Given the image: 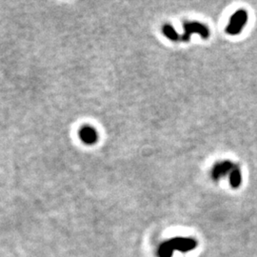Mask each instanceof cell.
Returning a JSON list of instances; mask_svg holds the SVG:
<instances>
[{
	"instance_id": "5b68a950",
	"label": "cell",
	"mask_w": 257,
	"mask_h": 257,
	"mask_svg": "<svg viewBox=\"0 0 257 257\" xmlns=\"http://www.w3.org/2000/svg\"><path fill=\"white\" fill-rule=\"evenodd\" d=\"M231 168V164L230 162H223L214 166L212 170V177L214 179H218L220 176L226 175Z\"/></svg>"
},
{
	"instance_id": "8992f818",
	"label": "cell",
	"mask_w": 257,
	"mask_h": 257,
	"mask_svg": "<svg viewBox=\"0 0 257 257\" xmlns=\"http://www.w3.org/2000/svg\"><path fill=\"white\" fill-rule=\"evenodd\" d=\"M162 32L166 37H168L169 39H171L172 41H179L180 40V36L177 34L175 28L170 24L164 25L162 27Z\"/></svg>"
},
{
	"instance_id": "3957f363",
	"label": "cell",
	"mask_w": 257,
	"mask_h": 257,
	"mask_svg": "<svg viewBox=\"0 0 257 257\" xmlns=\"http://www.w3.org/2000/svg\"><path fill=\"white\" fill-rule=\"evenodd\" d=\"M170 242H171L174 249H178L183 252L192 250L196 247V241L191 238L177 237V238L170 240Z\"/></svg>"
},
{
	"instance_id": "ba28073f",
	"label": "cell",
	"mask_w": 257,
	"mask_h": 257,
	"mask_svg": "<svg viewBox=\"0 0 257 257\" xmlns=\"http://www.w3.org/2000/svg\"><path fill=\"white\" fill-rule=\"evenodd\" d=\"M240 180H241V178H240V173H239L238 171L232 172L231 177H230L231 185H232L233 187H237L239 184H240Z\"/></svg>"
},
{
	"instance_id": "277c9868",
	"label": "cell",
	"mask_w": 257,
	"mask_h": 257,
	"mask_svg": "<svg viewBox=\"0 0 257 257\" xmlns=\"http://www.w3.org/2000/svg\"><path fill=\"white\" fill-rule=\"evenodd\" d=\"M79 138L85 144L92 145L97 142L98 135L97 132L90 126H84L79 131Z\"/></svg>"
},
{
	"instance_id": "6da1fadb",
	"label": "cell",
	"mask_w": 257,
	"mask_h": 257,
	"mask_svg": "<svg viewBox=\"0 0 257 257\" xmlns=\"http://www.w3.org/2000/svg\"><path fill=\"white\" fill-rule=\"evenodd\" d=\"M183 27L184 35L180 36L179 41H189L193 34H198L204 39L208 38L210 36L209 29L200 22H185Z\"/></svg>"
},
{
	"instance_id": "52a82bcc",
	"label": "cell",
	"mask_w": 257,
	"mask_h": 257,
	"mask_svg": "<svg viewBox=\"0 0 257 257\" xmlns=\"http://www.w3.org/2000/svg\"><path fill=\"white\" fill-rule=\"evenodd\" d=\"M174 250L175 249L173 248V246L169 240L160 246V248L158 249V255L159 257H172L174 253Z\"/></svg>"
},
{
	"instance_id": "7a4b0ae2",
	"label": "cell",
	"mask_w": 257,
	"mask_h": 257,
	"mask_svg": "<svg viewBox=\"0 0 257 257\" xmlns=\"http://www.w3.org/2000/svg\"><path fill=\"white\" fill-rule=\"evenodd\" d=\"M247 19V16L244 12H237L230 19V25L227 28V32L230 35L238 34L244 26Z\"/></svg>"
}]
</instances>
